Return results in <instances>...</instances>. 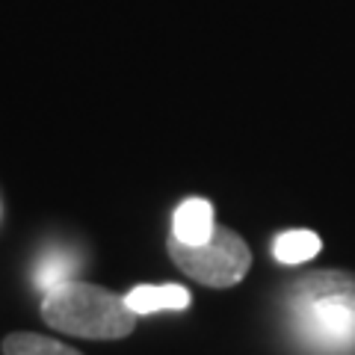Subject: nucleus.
Returning <instances> with one entry per match:
<instances>
[{
	"label": "nucleus",
	"instance_id": "1",
	"mask_svg": "<svg viewBox=\"0 0 355 355\" xmlns=\"http://www.w3.org/2000/svg\"><path fill=\"white\" fill-rule=\"evenodd\" d=\"M287 323L311 355H355V275L326 270L296 282Z\"/></svg>",
	"mask_w": 355,
	"mask_h": 355
},
{
	"label": "nucleus",
	"instance_id": "2",
	"mask_svg": "<svg viewBox=\"0 0 355 355\" xmlns=\"http://www.w3.org/2000/svg\"><path fill=\"white\" fill-rule=\"evenodd\" d=\"M42 320L51 329L83 340H121L137 329V311L107 287L69 279L44 291Z\"/></svg>",
	"mask_w": 355,
	"mask_h": 355
},
{
	"label": "nucleus",
	"instance_id": "3",
	"mask_svg": "<svg viewBox=\"0 0 355 355\" xmlns=\"http://www.w3.org/2000/svg\"><path fill=\"white\" fill-rule=\"evenodd\" d=\"M166 249L178 270L205 287H234L252 266L246 240L222 225H216L205 243H181L178 237H169Z\"/></svg>",
	"mask_w": 355,
	"mask_h": 355
},
{
	"label": "nucleus",
	"instance_id": "4",
	"mask_svg": "<svg viewBox=\"0 0 355 355\" xmlns=\"http://www.w3.org/2000/svg\"><path fill=\"white\" fill-rule=\"evenodd\" d=\"M214 205L198 196L181 202L172 216V237H178L181 243H205L214 234Z\"/></svg>",
	"mask_w": 355,
	"mask_h": 355
},
{
	"label": "nucleus",
	"instance_id": "5",
	"mask_svg": "<svg viewBox=\"0 0 355 355\" xmlns=\"http://www.w3.org/2000/svg\"><path fill=\"white\" fill-rule=\"evenodd\" d=\"M128 305L137 314H157V311H181L190 305V291L181 284H137L125 293Z\"/></svg>",
	"mask_w": 355,
	"mask_h": 355
},
{
	"label": "nucleus",
	"instance_id": "6",
	"mask_svg": "<svg viewBox=\"0 0 355 355\" xmlns=\"http://www.w3.org/2000/svg\"><path fill=\"white\" fill-rule=\"evenodd\" d=\"M323 249V243L314 231H305V228H293V231H284L272 240V254L279 263H305L311 261L314 254Z\"/></svg>",
	"mask_w": 355,
	"mask_h": 355
},
{
	"label": "nucleus",
	"instance_id": "7",
	"mask_svg": "<svg viewBox=\"0 0 355 355\" xmlns=\"http://www.w3.org/2000/svg\"><path fill=\"white\" fill-rule=\"evenodd\" d=\"M0 349H3V355H83L69 343L36 335V331H12L3 338Z\"/></svg>",
	"mask_w": 355,
	"mask_h": 355
},
{
	"label": "nucleus",
	"instance_id": "8",
	"mask_svg": "<svg viewBox=\"0 0 355 355\" xmlns=\"http://www.w3.org/2000/svg\"><path fill=\"white\" fill-rule=\"evenodd\" d=\"M77 266H80V258H77V254H71L69 249L48 252V254H44V258L36 263V275H33V282H36V287L44 293V291H51L53 284L74 279Z\"/></svg>",
	"mask_w": 355,
	"mask_h": 355
}]
</instances>
